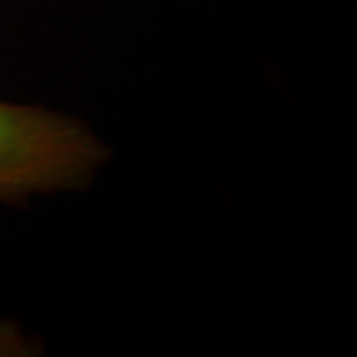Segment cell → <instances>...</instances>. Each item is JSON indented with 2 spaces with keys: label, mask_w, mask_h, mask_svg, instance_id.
<instances>
[{
  "label": "cell",
  "mask_w": 357,
  "mask_h": 357,
  "mask_svg": "<svg viewBox=\"0 0 357 357\" xmlns=\"http://www.w3.org/2000/svg\"><path fill=\"white\" fill-rule=\"evenodd\" d=\"M109 158L107 142L82 119L0 100V206L89 188Z\"/></svg>",
  "instance_id": "obj_1"
}]
</instances>
